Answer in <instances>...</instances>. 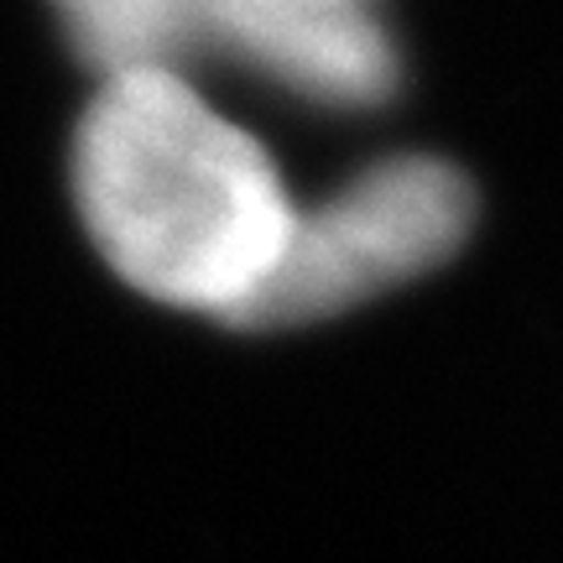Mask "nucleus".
I'll return each mask as SVG.
<instances>
[{
	"label": "nucleus",
	"mask_w": 563,
	"mask_h": 563,
	"mask_svg": "<svg viewBox=\"0 0 563 563\" xmlns=\"http://www.w3.org/2000/svg\"><path fill=\"white\" fill-rule=\"evenodd\" d=\"M203 32L313 100L376 104L397 89V47L355 0H203Z\"/></svg>",
	"instance_id": "7ed1b4c3"
},
{
	"label": "nucleus",
	"mask_w": 563,
	"mask_h": 563,
	"mask_svg": "<svg viewBox=\"0 0 563 563\" xmlns=\"http://www.w3.org/2000/svg\"><path fill=\"white\" fill-rule=\"evenodd\" d=\"M74 203L121 282L224 323L298 220L272 157L178 74L104 79L74 131Z\"/></svg>",
	"instance_id": "f257e3e1"
},
{
	"label": "nucleus",
	"mask_w": 563,
	"mask_h": 563,
	"mask_svg": "<svg viewBox=\"0 0 563 563\" xmlns=\"http://www.w3.org/2000/svg\"><path fill=\"white\" fill-rule=\"evenodd\" d=\"M68 42L104 79L173 74L203 37V0H58Z\"/></svg>",
	"instance_id": "20e7f679"
},
{
	"label": "nucleus",
	"mask_w": 563,
	"mask_h": 563,
	"mask_svg": "<svg viewBox=\"0 0 563 563\" xmlns=\"http://www.w3.org/2000/svg\"><path fill=\"white\" fill-rule=\"evenodd\" d=\"M475 224V188L454 162L391 157L292 220L277 266L251 292L241 329H298L443 266Z\"/></svg>",
	"instance_id": "f03ea898"
}]
</instances>
